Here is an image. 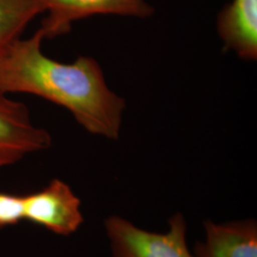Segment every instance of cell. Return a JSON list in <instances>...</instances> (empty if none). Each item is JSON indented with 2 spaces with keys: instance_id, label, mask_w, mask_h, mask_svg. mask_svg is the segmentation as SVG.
Wrapping results in <instances>:
<instances>
[{
  "instance_id": "1",
  "label": "cell",
  "mask_w": 257,
  "mask_h": 257,
  "mask_svg": "<svg viewBox=\"0 0 257 257\" xmlns=\"http://www.w3.org/2000/svg\"><path fill=\"white\" fill-rule=\"evenodd\" d=\"M43 40L37 30L0 54V91L44 98L69 110L90 134L117 139L125 100L108 88L96 60L79 56L73 63L58 62L44 55Z\"/></svg>"
},
{
  "instance_id": "5",
  "label": "cell",
  "mask_w": 257,
  "mask_h": 257,
  "mask_svg": "<svg viewBox=\"0 0 257 257\" xmlns=\"http://www.w3.org/2000/svg\"><path fill=\"white\" fill-rule=\"evenodd\" d=\"M48 13L38 30L44 39L68 34L73 23L95 15L145 19L154 9L144 0H45Z\"/></svg>"
},
{
  "instance_id": "2",
  "label": "cell",
  "mask_w": 257,
  "mask_h": 257,
  "mask_svg": "<svg viewBox=\"0 0 257 257\" xmlns=\"http://www.w3.org/2000/svg\"><path fill=\"white\" fill-rule=\"evenodd\" d=\"M168 227L165 232L150 231L119 215H110L104 221L112 257H196L188 245L183 213L172 215Z\"/></svg>"
},
{
  "instance_id": "4",
  "label": "cell",
  "mask_w": 257,
  "mask_h": 257,
  "mask_svg": "<svg viewBox=\"0 0 257 257\" xmlns=\"http://www.w3.org/2000/svg\"><path fill=\"white\" fill-rule=\"evenodd\" d=\"M51 145L50 134L33 123L27 106L0 91V170Z\"/></svg>"
},
{
  "instance_id": "9",
  "label": "cell",
  "mask_w": 257,
  "mask_h": 257,
  "mask_svg": "<svg viewBox=\"0 0 257 257\" xmlns=\"http://www.w3.org/2000/svg\"><path fill=\"white\" fill-rule=\"evenodd\" d=\"M24 221L23 195L0 192V228L18 225Z\"/></svg>"
},
{
  "instance_id": "8",
  "label": "cell",
  "mask_w": 257,
  "mask_h": 257,
  "mask_svg": "<svg viewBox=\"0 0 257 257\" xmlns=\"http://www.w3.org/2000/svg\"><path fill=\"white\" fill-rule=\"evenodd\" d=\"M45 10V0H0V54Z\"/></svg>"
},
{
  "instance_id": "6",
  "label": "cell",
  "mask_w": 257,
  "mask_h": 257,
  "mask_svg": "<svg viewBox=\"0 0 257 257\" xmlns=\"http://www.w3.org/2000/svg\"><path fill=\"white\" fill-rule=\"evenodd\" d=\"M204 238L197 241L196 257H257V222L240 219L204 222Z\"/></svg>"
},
{
  "instance_id": "3",
  "label": "cell",
  "mask_w": 257,
  "mask_h": 257,
  "mask_svg": "<svg viewBox=\"0 0 257 257\" xmlns=\"http://www.w3.org/2000/svg\"><path fill=\"white\" fill-rule=\"evenodd\" d=\"M24 221L59 236H70L84 222L81 200L68 184L53 179L43 189L23 195Z\"/></svg>"
},
{
  "instance_id": "7",
  "label": "cell",
  "mask_w": 257,
  "mask_h": 257,
  "mask_svg": "<svg viewBox=\"0 0 257 257\" xmlns=\"http://www.w3.org/2000/svg\"><path fill=\"white\" fill-rule=\"evenodd\" d=\"M217 29L225 49L245 60L257 57V0H232L218 16Z\"/></svg>"
}]
</instances>
